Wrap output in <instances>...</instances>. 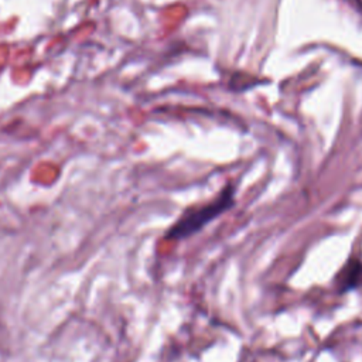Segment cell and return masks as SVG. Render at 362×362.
Returning <instances> with one entry per match:
<instances>
[{
  "instance_id": "6da1fadb",
  "label": "cell",
  "mask_w": 362,
  "mask_h": 362,
  "mask_svg": "<svg viewBox=\"0 0 362 362\" xmlns=\"http://www.w3.org/2000/svg\"><path fill=\"white\" fill-rule=\"evenodd\" d=\"M233 194L235 188L232 186H227L211 203L187 210L183 217L169 229L166 238L184 239L197 233L233 206Z\"/></svg>"
},
{
  "instance_id": "7a4b0ae2",
  "label": "cell",
  "mask_w": 362,
  "mask_h": 362,
  "mask_svg": "<svg viewBox=\"0 0 362 362\" xmlns=\"http://www.w3.org/2000/svg\"><path fill=\"white\" fill-rule=\"evenodd\" d=\"M337 283L341 292L355 289L362 285V262L358 259H349L347 265L338 273Z\"/></svg>"
}]
</instances>
